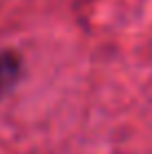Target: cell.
<instances>
[{"instance_id":"1","label":"cell","mask_w":152,"mask_h":154,"mask_svg":"<svg viewBox=\"0 0 152 154\" xmlns=\"http://www.w3.org/2000/svg\"><path fill=\"white\" fill-rule=\"evenodd\" d=\"M18 74V60L9 54H0V92L9 87Z\"/></svg>"}]
</instances>
